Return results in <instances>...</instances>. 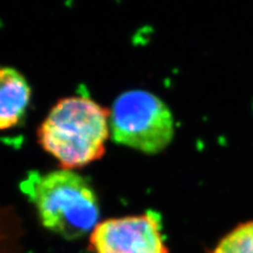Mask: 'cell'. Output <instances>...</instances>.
Instances as JSON below:
<instances>
[{
  "label": "cell",
  "mask_w": 253,
  "mask_h": 253,
  "mask_svg": "<svg viewBox=\"0 0 253 253\" xmlns=\"http://www.w3.org/2000/svg\"><path fill=\"white\" fill-rule=\"evenodd\" d=\"M39 144L62 169L82 168L104 156L110 111L85 96L60 99L38 129Z\"/></svg>",
  "instance_id": "6da1fadb"
},
{
  "label": "cell",
  "mask_w": 253,
  "mask_h": 253,
  "mask_svg": "<svg viewBox=\"0 0 253 253\" xmlns=\"http://www.w3.org/2000/svg\"><path fill=\"white\" fill-rule=\"evenodd\" d=\"M20 190L34 205L42 225L67 240L81 239L98 225L96 194L72 170L31 171L20 183Z\"/></svg>",
  "instance_id": "7a4b0ae2"
},
{
  "label": "cell",
  "mask_w": 253,
  "mask_h": 253,
  "mask_svg": "<svg viewBox=\"0 0 253 253\" xmlns=\"http://www.w3.org/2000/svg\"><path fill=\"white\" fill-rule=\"evenodd\" d=\"M110 131L115 142L145 153L161 152L174 135L171 111L156 95L125 92L110 110Z\"/></svg>",
  "instance_id": "3957f363"
},
{
  "label": "cell",
  "mask_w": 253,
  "mask_h": 253,
  "mask_svg": "<svg viewBox=\"0 0 253 253\" xmlns=\"http://www.w3.org/2000/svg\"><path fill=\"white\" fill-rule=\"evenodd\" d=\"M90 244L96 253H169L154 212L101 221L92 231Z\"/></svg>",
  "instance_id": "277c9868"
},
{
  "label": "cell",
  "mask_w": 253,
  "mask_h": 253,
  "mask_svg": "<svg viewBox=\"0 0 253 253\" xmlns=\"http://www.w3.org/2000/svg\"><path fill=\"white\" fill-rule=\"evenodd\" d=\"M31 98L29 83L20 72L0 67V130L18 125Z\"/></svg>",
  "instance_id": "5b68a950"
},
{
  "label": "cell",
  "mask_w": 253,
  "mask_h": 253,
  "mask_svg": "<svg viewBox=\"0 0 253 253\" xmlns=\"http://www.w3.org/2000/svg\"><path fill=\"white\" fill-rule=\"evenodd\" d=\"M212 253H253V220L235 227Z\"/></svg>",
  "instance_id": "8992f818"
},
{
  "label": "cell",
  "mask_w": 253,
  "mask_h": 253,
  "mask_svg": "<svg viewBox=\"0 0 253 253\" xmlns=\"http://www.w3.org/2000/svg\"><path fill=\"white\" fill-rule=\"evenodd\" d=\"M7 212L0 209V249L9 237V216Z\"/></svg>",
  "instance_id": "52a82bcc"
}]
</instances>
